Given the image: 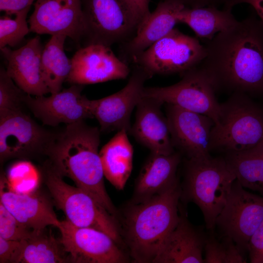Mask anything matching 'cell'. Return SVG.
<instances>
[{
  "instance_id": "2e32d148",
  "label": "cell",
  "mask_w": 263,
  "mask_h": 263,
  "mask_svg": "<svg viewBox=\"0 0 263 263\" xmlns=\"http://www.w3.org/2000/svg\"><path fill=\"white\" fill-rule=\"evenodd\" d=\"M71 60L66 81L86 85L126 78L130 73L128 64L117 57L111 47L89 44L79 49Z\"/></svg>"
},
{
  "instance_id": "484cf974",
  "label": "cell",
  "mask_w": 263,
  "mask_h": 263,
  "mask_svg": "<svg viewBox=\"0 0 263 263\" xmlns=\"http://www.w3.org/2000/svg\"><path fill=\"white\" fill-rule=\"evenodd\" d=\"M67 37L63 35L52 36L42 50V73L51 94L61 91L62 84L66 81L71 70V60L64 52Z\"/></svg>"
},
{
  "instance_id": "3957f363",
  "label": "cell",
  "mask_w": 263,
  "mask_h": 263,
  "mask_svg": "<svg viewBox=\"0 0 263 263\" xmlns=\"http://www.w3.org/2000/svg\"><path fill=\"white\" fill-rule=\"evenodd\" d=\"M181 194L178 179L163 191L143 202L132 203L127 209L121 235L133 262H153L179 221Z\"/></svg>"
},
{
  "instance_id": "7402d4cb",
  "label": "cell",
  "mask_w": 263,
  "mask_h": 263,
  "mask_svg": "<svg viewBox=\"0 0 263 263\" xmlns=\"http://www.w3.org/2000/svg\"><path fill=\"white\" fill-rule=\"evenodd\" d=\"M207 237L181 211L175 227L166 239L153 263H204Z\"/></svg>"
},
{
  "instance_id": "f1b7e54d",
  "label": "cell",
  "mask_w": 263,
  "mask_h": 263,
  "mask_svg": "<svg viewBox=\"0 0 263 263\" xmlns=\"http://www.w3.org/2000/svg\"><path fill=\"white\" fill-rule=\"evenodd\" d=\"M204 250V263H246L243 252L227 236L223 237L221 242L214 236L207 237Z\"/></svg>"
},
{
  "instance_id": "30bf717a",
  "label": "cell",
  "mask_w": 263,
  "mask_h": 263,
  "mask_svg": "<svg viewBox=\"0 0 263 263\" xmlns=\"http://www.w3.org/2000/svg\"><path fill=\"white\" fill-rule=\"evenodd\" d=\"M178 82L166 87H145L143 96L207 115L218 123L221 104L215 90L204 74L197 67L182 75Z\"/></svg>"
},
{
  "instance_id": "cb8c5ba5",
  "label": "cell",
  "mask_w": 263,
  "mask_h": 263,
  "mask_svg": "<svg viewBox=\"0 0 263 263\" xmlns=\"http://www.w3.org/2000/svg\"><path fill=\"white\" fill-rule=\"evenodd\" d=\"M128 133L117 131L99 151L104 176L118 190L124 188L132 169L133 149Z\"/></svg>"
},
{
  "instance_id": "5bb4252c",
  "label": "cell",
  "mask_w": 263,
  "mask_h": 263,
  "mask_svg": "<svg viewBox=\"0 0 263 263\" xmlns=\"http://www.w3.org/2000/svg\"><path fill=\"white\" fill-rule=\"evenodd\" d=\"M166 117L173 146L187 159L210 155L214 121L208 116L166 104Z\"/></svg>"
},
{
  "instance_id": "f546056e",
  "label": "cell",
  "mask_w": 263,
  "mask_h": 263,
  "mask_svg": "<svg viewBox=\"0 0 263 263\" xmlns=\"http://www.w3.org/2000/svg\"><path fill=\"white\" fill-rule=\"evenodd\" d=\"M30 8L17 13L14 18L5 16L0 19V49L19 44L30 32L27 17Z\"/></svg>"
},
{
  "instance_id": "9a60e30c",
  "label": "cell",
  "mask_w": 263,
  "mask_h": 263,
  "mask_svg": "<svg viewBox=\"0 0 263 263\" xmlns=\"http://www.w3.org/2000/svg\"><path fill=\"white\" fill-rule=\"evenodd\" d=\"M28 22L30 32L63 35L79 42L85 30L82 0H36Z\"/></svg>"
},
{
  "instance_id": "ac0fdd59",
  "label": "cell",
  "mask_w": 263,
  "mask_h": 263,
  "mask_svg": "<svg viewBox=\"0 0 263 263\" xmlns=\"http://www.w3.org/2000/svg\"><path fill=\"white\" fill-rule=\"evenodd\" d=\"M10 187L5 176L1 174L0 202L19 222L38 234L47 226H59L61 221L46 197L38 192H18Z\"/></svg>"
},
{
  "instance_id": "9c48e42d",
  "label": "cell",
  "mask_w": 263,
  "mask_h": 263,
  "mask_svg": "<svg viewBox=\"0 0 263 263\" xmlns=\"http://www.w3.org/2000/svg\"><path fill=\"white\" fill-rule=\"evenodd\" d=\"M56 132L38 124L24 111L0 116V160L46 156Z\"/></svg>"
},
{
  "instance_id": "d4e9b609",
  "label": "cell",
  "mask_w": 263,
  "mask_h": 263,
  "mask_svg": "<svg viewBox=\"0 0 263 263\" xmlns=\"http://www.w3.org/2000/svg\"><path fill=\"white\" fill-rule=\"evenodd\" d=\"M178 21L188 25L197 38L207 41L238 22L231 9L215 7H184L179 14Z\"/></svg>"
},
{
  "instance_id": "8992f818",
  "label": "cell",
  "mask_w": 263,
  "mask_h": 263,
  "mask_svg": "<svg viewBox=\"0 0 263 263\" xmlns=\"http://www.w3.org/2000/svg\"><path fill=\"white\" fill-rule=\"evenodd\" d=\"M41 171L55 205L66 220L78 227L101 231L121 246L123 240L116 217L88 193L66 183L48 160Z\"/></svg>"
},
{
  "instance_id": "836d02e7",
  "label": "cell",
  "mask_w": 263,
  "mask_h": 263,
  "mask_svg": "<svg viewBox=\"0 0 263 263\" xmlns=\"http://www.w3.org/2000/svg\"><path fill=\"white\" fill-rule=\"evenodd\" d=\"M248 250L251 263H263V220L251 236Z\"/></svg>"
},
{
  "instance_id": "ba28073f",
  "label": "cell",
  "mask_w": 263,
  "mask_h": 263,
  "mask_svg": "<svg viewBox=\"0 0 263 263\" xmlns=\"http://www.w3.org/2000/svg\"><path fill=\"white\" fill-rule=\"evenodd\" d=\"M206 54V49L197 38L174 28L132 61L151 76L154 75H181L197 67Z\"/></svg>"
},
{
  "instance_id": "d6986e66",
  "label": "cell",
  "mask_w": 263,
  "mask_h": 263,
  "mask_svg": "<svg viewBox=\"0 0 263 263\" xmlns=\"http://www.w3.org/2000/svg\"><path fill=\"white\" fill-rule=\"evenodd\" d=\"M184 7L174 0H161L139 25L133 37L120 44V58L131 64L137 56L174 28L179 23V14Z\"/></svg>"
},
{
  "instance_id": "ffe728a7",
  "label": "cell",
  "mask_w": 263,
  "mask_h": 263,
  "mask_svg": "<svg viewBox=\"0 0 263 263\" xmlns=\"http://www.w3.org/2000/svg\"><path fill=\"white\" fill-rule=\"evenodd\" d=\"M43 49L39 37L36 36L18 49H0L7 62L8 75L20 89L32 96L50 93L41 70Z\"/></svg>"
},
{
  "instance_id": "8d00e7d4",
  "label": "cell",
  "mask_w": 263,
  "mask_h": 263,
  "mask_svg": "<svg viewBox=\"0 0 263 263\" xmlns=\"http://www.w3.org/2000/svg\"><path fill=\"white\" fill-rule=\"evenodd\" d=\"M140 23L150 14V0H126Z\"/></svg>"
},
{
  "instance_id": "e575fe53",
  "label": "cell",
  "mask_w": 263,
  "mask_h": 263,
  "mask_svg": "<svg viewBox=\"0 0 263 263\" xmlns=\"http://www.w3.org/2000/svg\"><path fill=\"white\" fill-rule=\"evenodd\" d=\"M188 8L204 7H223V9L232 10L236 0H174Z\"/></svg>"
},
{
  "instance_id": "52a82bcc",
  "label": "cell",
  "mask_w": 263,
  "mask_h": 263,
  "mask_svg": "<svg viewBox=\"0 0 263 263\" xmlns=\"http://www.w3.org/2000/svg\"><path fill=\"white\" fill-rule=\"evenodd\" d=\"M85 46L111 47L135 35L139 22L126 0H82Z\"/></svg>"
},
{
  "instance_id": "44dd1931",
  "label": "cell",
  "mask_w": 263,
  "mask_h": 263,
  "mask_svg": "<svg viewBox=\"0 0 263 263\" xmlns=\"http://www.w3.org/2000/svg\"><path fill=\"white\" fill-rule=\"evenodd\" d=\"M163 104L143 95L136 106L135 120L130 133L151 152L170 154L175 150L167 117L161 110Z\"/></svg>"
},
{
  "instance_id": "8fae6325",
  "label": "cell",
  "mask_w": 263,
  "mask_h": 263,
  "mask_svg": "<svg viewBox=\"0 0 263 263\" xmlns=\"http://www.w3.org/2000/svg\"><path fill=\"white\" fill-rule=\"evenodd\" d=\"M263 220V196L247 191L236 179L216 220L222 237L227 236L243 251Z\"/></svg>"
},
{
  "instance_id": "603a6c76",
  "label": "cell",
  "mask_w": 263,
  "mask_h": 263,
  "mask_svg": "<svg viewBox=\"0 0 263 263\" xmlns=\"http://www.w3.org/2000/svg\"><path fill=\"white\" fill-rule=\"evenodd\" d=\"M182 154L151 152L136 180L132 203L145 201L161 193L177 179L176 172Z\"/></svg>"
},
{
  "instance_id": "83f0119b",
  "label": "cell",
  "mask_w": 263,
  "mask_h": 263,
  "mask_svg": "<svg viewBox=\"0 0 263 263\" xmlns=\"http://www.w3.org/2000/svg\"><path fill=\"white\" fill-rule=\"evenodd\" d=\"M44 230L26 240L19 263L70 262L59 239H56L51 231L45 233Z\"/></svg>"
},
{
  "instance_id": "d590c367",
  "label": "cell",
  "mask_w": 263,
  "mask_h": 263,
  "mask_svg": "<svg viewBox=\"0 0 263 263\" xmlns=\"http://www.w3.org/2000/svg\"><path fill=\"white\" fill-rule=\"evenodd\" d=\"M36 0H0V10L8 15H15L30 8Z\"/></svg>"
},
{
  "instance_id": "4dcf8cb0",
  "label": "cell",
  "mask_w": 263,
  "mask_h": 263,
  "mask_svg": "<svg viewBox=\"0 0 263 263\" xmlns=\"http://www.w3.org/2000/svg\"><path fill=\"white\" fill-rule=\"evenodd\" d=\"M26 93L20 89L8 75L6 69H0V116L24 111Z\"/></svg>"
},
{
  "instance_id": "7a4b0ae2",
  "label": "cell",
  "mask_w": 263,
  "mask_h": 263,
  "mask_svg": "<svg viewBox=\"0 0 263 263\" xmlns=\"http://www.w3.org/2000/svg\"><path fill=\"white\" fill-rule=\"evenodd\" d=\"M99 128L85 120L66 125L49 146L46 156L62 177H69L116 217L118 211L105 189L99 155Z\"/></svg>"
},
{
  "instance_id": "5b68a950",
  "label": "cell",
  "mask_w": 263,
  "mask_h": 263,
  "mask_svg": "<svg viewBox=\"0 0 263 263\" xmlns=\"http://www.w3.org/2000/svg\"><path fill=\"white\" fill-rule=\"evenodd\" d=\"M263 142V108L248 95L233 93L221 104L219 120L211 132V150L241 151Z\"/></svg>"
},
{
  "instance_id": "4316f807",
  "label": "cell",
  "mask_w": 263,
  "mask_h": 263,
  "mask_svg": "<svg viewBox=\"0 0 263 263\" xmlns=\"http://www.w3.org/2000/svg\"><path fill=\"white\" fill-rule=\"evenodd\" d=\"M224 158L244 188L263 196V142L250 149L226 153Z\"/></svg>"
},
{
  "instance_id": "277c9868",
  "label": "cell",
  "mask_w": 263,
  "mask_h": 263,
  "mask_svg": "<svg viewBox=\"0 0 263 263\" xmlns=\"http://www.w3.org/2000/svg\"><path fill=\"white\" fill-rule=\"evenodd\" d=\"M236 176L224 157L187 159L180 199L195 204L213 232Z\"/></svg>"
},
{
  "instance_id": "6da1fadb",
  "label": "cell",
  "mask_w": 263,
  "mask_h": 263,
  "mask_svg": "<svg viewBox=\"0 0 263 263\" xmlns=\"http://www.w3.org/2000/svg\"><path fill=\"white\" fill-rule=\"evenodd\" d=\"M252 14L205 45L197 67L215 91L263 94V22Z\"/></svg>"
},
{
  "instance_id": "7c38bea8",
  "label": "cell",
  "mask_w": 263,
  "mask_h": 263,
  "mask_svg": "<svg viewBox=\"0 0 263 263\" xmlns=\"http://www.w3.org/2000/svg\"><path fill=\"white\" fill-rule=\"evenodd\" d=\"M60 241L75 263H124L129 257L107 234L89 227L75 226L65 220L57 227Z\"/></svg>"
},
{
  "instance_id": "1f68e13d",
  "label": "cell",
  "mask_w": 263,
  "mask_h": 263,
  "mask_svg": "<svg viewBox=\"0 0 263 263\" xmlns=\"http://www.w3.org/2000/svg\"><path fill=\"white\" fill-rule=\"evenodd\" d=\"M37 234L19 222L0 202V237L21 241L29 239Z\"/></svg>"
},
{
  "instance_id": "4fadbf2b",
  "label": "cell",
  "mask_w": 263,
  "mask_h": 263,
  "mask_svg": "<svg viewBox=\"0 0 263 263\" xmlns=\"http://www.w3.org/2000/svg\"><path fill=\"white\" fill-rule=\"evenodd\" d=\"M133 65L132 75L117 92L95 100L89 99L90 112L102 132L125 129L130 133L132 112L143 97L145 82L151 76L140 66Z\"/></svg>"
},
{
  "instance_id": "e0dca14e",
  "label": "cell",
  "mask_w": 263,
  "mask_h": 263,
  "mask_svg": "<svg viewBox=\"0 0 263 263\" xmlns=\"http://www.w3.org/2000/svg\"><path fill=\"white\" fill-rule=\"evenodd\" d=\"M82 85L69 88L46 97L26 94L24 102L34 116L45 125L56 127L59 124H72L93 118L89 99L82 95Z\"/></svg>"
},
{
  "instance_id": "74e56055",
  "label": "cell",
  "mask_w": 263,
  "mask_h": 263,
  "mask_svg": "<svg viewBox=\"0 0 263 263\" xmlns=\"http://www.w3.org/2000/svg\"><path fill=\"white\" fill-rule=\"evenodd\" d=\"M240 3H246L251 5L258 17L263 22V0H236L234 6Z\"/></svg>"
},
{
  "instance_id": "d6a6232c",
  "label": "cell",
  "mask_w": 263,
  "mask_h": 263,
  "mask_svg": "<svg viewBox=\"0 0 263 263\" xmlns=\"http://www.w3.org/2000/svg\"><path fill=\"white\" fill-rule=\"evenodd\" d=\"M26 240H6L0 237V263H19Z\"/></svg>"
}]
</instances>
